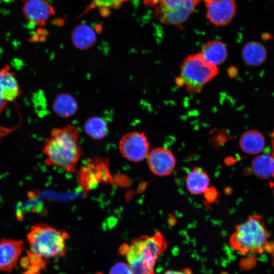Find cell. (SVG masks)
I'll return each mask as SVG.
<instances>
[{"label": "cell", "instance_id": "1", "mask_svg": "<svg viewBox=\"0 0 274 274\" xmlns=\"http://www.w3.org/2000/svg\"><path fill=\"white\" fill-rule=\"evenodd\" d=\"M79 138V130L72 124L52 129L50 135L45 139L42 149L46 163L64 168L68 173L75 172L83 154L78 143Z\"/></svg>", "mask_w": 274, "mask_h": 274}, {"label": "cell", "instance_id": "2", "mask_svg": "<svg viewBox=\"0 0 274 274\" xmlns=\"http://www.w3.org/2000/svg\"><path fill=\"white\" fill-rule=\"evenodd\" d=\"M166 248L165 238L158 231L134 238L129 245H122L119 252L125 256L132 274H155L156 261Z\"/></svg>", "mask_w": 274, "mask_h": 274}, {"label": "cell", "instance_id": "3", "mask_svg": "<svg viewBox=\"0 0 274 274\" xmlns=\"http://www.w3.org/2000/svg\"><path fill=\"white\" fill-rule=\"evenodd\" d=\"M270 235L260 215L249 216L235 227L229 238V245L234 250L245 255L274 251V243L269 241Z\"/></svg>", "mask_w": 274, "mask_h": 274}, {"label": "cell", "instance_id": "4", "mask_svg": "<svg viewBox=\"0 0 274 274\" xmlns=\"http://www.w3.org/2000/svg\"><path fill=\"white\" fill-rule=\"evenodd\" d=\"M69 237L64 230L46 224L33 225L27 235L29 251L45 261L65 256L66 242Z\"/></svg>", "mask_w": 274, "mask_h": 274}, {"label": "cell", "instance_id": "5", "mask_svg": "<svg viewBox=\"0 0 274 274\" xmlns=\"http://www.w3.org/2000/svg\"><path fill=\"white\" fill-rule=\"evenodd\" d=\"M180 69V77L189 93H200L204 85L219 73L217 66L208 63L200 53L186 57L181 63Z\"/></svg>", "mask_w": 274, "mask_h": 274}, {"label": "cell", "instance_id": "6", "mask_svg": "<svg viewBox=\"0 0 274 274\" xmlns=\"http://www.w3.org/2000/svg\"><path fill=\"white\" fill-rule=\"evenodd\" d=\"M154 8V15L160 22L180 26L194 12L197 3L194 0H145Z\"/></svg>", "mask_w": 274, "mask_h": 274}, {"label": "cell", "instance_id": "7", "mask_svg": "<svg viewBox=\"0 0 274 274\" xmlns=\"http://www.w3.org/2000/svg\"><path fill=\"white\" fill-rule=\"evenodd\" d=\"M119 150L125 159L138 162L147 158L149 144L144 133L132 131L122 136L119 142Z\"/></svg>", "mask_w": 274, "mask_h": 274}, {"label": "cell", "instance_id": "8", "mask_svg": "<svg viewBox=\"0 0 274 274\" xmlns=\"http://www.w3.org/2000/svg\"><path fill=\"white\" fill-rule=\"evenodd\" d=\"M206 16L213 24L223 26L229 24L236 12L235 0H204Z\"/></svg>", "mask_w": 274, "mask_h": 274}, {"label": "cell", "instance_id": "9", "mask_svg": "<svg viewBox=\"0 0 274 274\" xmlns=\"http://www.w3.org/2000/svg\"><path fill=\"white\" fill-rule=\"evenodd\" d=\"M150 170L155 175L164 177L173 172L176 164L174 154L167 148L157 147L151 150L147 157Z\"/></svg>", "mask_w": 274, "mask_h": 274}, {"label": "cell", "instance_id": "10", "mask_svg": "<svg viewBox=\"0 0 274 274\" xmlns=\"http://www.w3.org/2000/svg\"><path fill=\"white\" fill-rule=\"evenodd\" d=\"M22 12L28 23L33 26L44 25L54 14L53 7L47 0H26Z\"/></svg>", "mask_w": 274, "mask_h": 274}, {"label": "cell", "instance_id": "11", "mask_svg": "<svg viewBox=\"0 0 274 274\" xmlns=\"http://www.w3.org/2000/svg\"><path fill=\"white\" fill-rule=\"evenodd\" d=\"M23 242L3 238L0 240V270L11 272L17 265L23 250Z\"/></svg>", "mask_w": 274, "mask_h": 274}, {"label": "cell", "instance_id": "12", "mask_svg": "<svg viewBox=\"0 0 274 274\" xmlns=\"http://www.w3.org/2000/svg\"><path fill=\"white\" fill-rule=\"evenodd\" d=\"M20 94V89L8 65L0 70V96L6 101H14Z\"/></svg>", "mask_w": 274, "mask_h": 274}, {"label": "cell", "instance_id": "13", "mask_svg": "<svg viewBox=\"0 0 274 274\" xmlns=\"http://www.w3.org/2000/svg\"><path fill=\"white\" fill-rule=\"evenodd\" d=\"M239 147L245 153L250 155L259 154L264 148L265 138L263 134L256 130H249L241 135Z\"/></svg>", "mask_w": 274, "mask_h": 274}, {"label": "cell", "instance_id": "14", "mask_svg": "<svg viewBox=\"0 0 274 274\" xmlns=\"http://www.w3.org/2000/svg\"><path fill=\"white\" fill-rule=\"evenodd\" d=\"M200 53L208 63L215 66L223 63L228 55L225 45L218 40L208 42L202 47Z\"/></svg>", "mask_w": 274, "mask_h": 274}, {"label": "cell", "instance_id": "15", "mask_svg": "<svg viewBox=\"0 0 274 274\" xmlns=\"http://www.w3.org/2000/svg\"><path fill=\"white\" fill-rule=\"evenodd\" d=\"M210 182V178L207 173L198 167H194L188 173L186 178L188 190L195 195L205 192L209 188Z\"/></svg>", "mask_w": 274, "mask_h": 274}, {"label": "cell", "instance_id": "16", "mask_svg": "<svg viewBox=\"0 0 274 274\" xmlns=\"http://www.w3.org/2000/svg\"><path fill=\"white\" fill-rule=\"evenodd\" d=\"M242 57L247 64L256 66L263 64L267 58V51L263 45L256 41L247 43L242 50Z\"/></svg>", "mask_w": 274, "mask_h": 274}, {"label": "cell", "instance_id": "17", "mask_svg": "<svg viewBox=\"0 0 274 274\" xmlns=\"http://www.w3.org/2000/svg\"><path fill=\"white\" fill-rule=\"evenodd\" d=\"M53 110L59 117L70 118L77 113L78 104L72 95L66 93H61L55 97L53 103Z\"/></svg>", "mask_w": 274, "mask_h": 274}, {"label": "cell", "instance_id": "18", "mask_svg": "<svg viewBox=\"0 0 274 274\" xmlns=\"http://www.w3.org/2000/svg\"><path fill=\"white\" fill-rule=\"evenodd\" d=\"M74 45L78 49H89L96 41V34L94 29L89 25L83 24L77 26L72 34Z\"/></svg>", "mask_w": 274, "mask_h": 274}, {"label": "cell", "instance_id": "19", "mask_svg": "<svg viewBox=\"0 0 274 274\" xmlns=\"http://www.w3.org/2000/svg\"><path fill=\"white\" fill-rule=\"evenodd\" d=\"M252 170L258 178L267 179L274 177V158L271 155L262 154L252 161Z\"/></svg>", "mask_w": 274, "mask_h": 274}, {"label": "cell", "instance_id": "20", "mask_svg": "<svg viewBox=\"0 0 274 274\" xmlns=\"http://www.w3.org/2000/svg\"><path fill=\"white\" fill-rule=\"evenodd\" d=\"M86 133L94 140L104 138L108 131V125L106 120L99 116L88 118L84 124Z\"/></svg>", "mask_w": 274, "mask_h": 274}, {"label": "cell", "instance_id": "21", "mask_svg": "<svg viewBox=\"0 0 274 274\" xmlns=\"http://www.w3.org/2000/svg\"><path fill=\"white\" fill-rule=\"evenodd\" d=\"M21 264L25 269L23 274H40V271L45 267L46 261L28 251Z\"/></svg>", "mask_w": 274, "mask_h": 274}, {"label": "cell", "instance_id": "22", "mask_svg": "<svg viewBox=\"0 0 274 274\" xmlns=\"http://www.w3.org/2000/svg\"><path fill=\"white\" fill-rule=\"evenodd\" d=\"M124 0H93L90 8H97L102 16H106L110 11L118 8Z\"/></svg>", "mask_w": 274, "mask_h": 274}, {"label": "cell", "instance_id": "23", "mask_svg": "<svg viewBox=\"0 0 274 274\" xmlns=\"http://www.w3.org/2000/svg\"><path fill=\"white\" fill-rule=\"evenodd\" d=\"M109 274H132V272L127 263L120 262L111 267Z\"/></svg>", "mask_w": 274, "mask_h": 274}, {"label": "cell", "instance_id": "24", "mask_svg": "<svg viewBox=\"0 0 274 274\" xmlns=\"http://www.w3.org/2000/svg\"><path fill=\"white\" fill-rule=\"evenodd\" d=\"M163 274H192V272L191 269L189 268H185L180 270H167Z\"/></svg>", "mask_w": 274, "mask_h": 274}, {"label": "cell", "instance_id": "25", "mask_svg": "<svg viewBox=\"0 0 274 274\" xmlns=\"http://www.w3.org/2000/svg\"><path fill=\"white\" fill-rule=\"evenodd\" d=\"M7 104V101L0 97V113L4 109Z\"/></svg>", "mask_w": 274, "mask_h": 274}, {"label": "cell", "instance_id": "26", "mask_svg": "<svg viewBox=\"0 0 274 274\" xmlns=\"http://www.w3.org/2000/svg\"><path fill=\"white\" fill-rule=\"evenodd\" d=\"M271 145H272V151H271V155L272 156V157L274 158V138L272 140Z\"/></svg>", "mask_w": 274, "mask_h": 274}, {"label": "cell", "instance_id": "27", "mask_svg": "<svg viewBox=\"0 0 274 274\" xmlns=\"http://www.w3.org/2000/svg\"><path fill=\"white\" fill-rule=\"evenodd\" d=\"M270 186L273 189V197H274V182H272V183H271V186Z\"/></svg>", "mask_w": 274, "mask_h": 274}, {"label": "cell", "instance_id": "28", "mask_svg": "<svg viewBox=\"0 0 274 274\" xmlns=\"http://www.w3.org/2000/svg\"><path fill=\"white\" fill-rule=\"evenodd\" d=\"M194 1H195V2L196 3H197L198 4V3L200 1H201V0H194Z\"/></svg>", "mask_w": 274, "mask_h": 274}, {"label": "cell", "instance_id": "29", "mask_svg": "<svg viewBox=\"0 0 274 274\" xmlns=\"http://www.w3.org/2000/svg\"><path fill=\"white\" fill-rule=\"evenodd\" d=\"M128 1V0H124V1Z\"/></svg>", "mask_w": 274, "mask_h": 274}, {"label": "cell", "instance_id": "30", "mask_svg": "<svg viewBox=\"0 0 274 274\" xmlns=\"http://www.w3.org/2000/svg\"><path fill=\"white\" fill-rule=\"evenodd\" d=\"M1 97V96H0Z\"/></svg>", "mask_w": 274, "mask_h": 274}]
</instances>
